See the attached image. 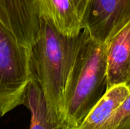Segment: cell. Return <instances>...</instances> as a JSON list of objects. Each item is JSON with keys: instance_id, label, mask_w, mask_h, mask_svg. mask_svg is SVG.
Instances as JSON below:
<instances>
[{"instance_id": "7", "label": "cell", "mask_w": 130, "mask_h": 129, "mask_svg": "<svg viewBox=\"0 0 130 129\" xmlns=\"http://www.w3.org/2000/svg\"><path fill=\"white\" fill-rule=\"evenodd\" d=\"M40 18L50 21L61 34L73 37L82 30V22L71 0H36Z\"/></svg>"}, {"instance_id": "4", "label": "cell", "mask_w": 130, "mask_h": 129, "mask_svg": "<svg viewBox=\"0 0 130 129\" xmlns=\"http://www.w3.org/2000/svg\"><path fill=\"white\" fill-rule=\"evenodd\" d=\"M130 21V0H88L83 30L96 42L106 43Z\"/></svg>"}, {"instance_id": "6", "label": "cell", "mask_w": 130, "mask_h": 129, "mask_svg": "<svg viewBox=\"0 0 130 129\" xmlns=\"http://www.w3.org/2000/svg\"><path fill=\"white\" fill-rule=\"evenodd\" d=\"M107 89L130 85V21L106 43Z\"/></svg>"}, {"instance_id": "5", "label": "cell", "mask_w": 130, "mask_h": 129, "mask_svg": "<svg viewBox=\"0 0 130 129\" xmlns=\"http://www.w3.org/2000/svg\"><path fill=\"white\" fill-rule=\"evenodd\" d=\"M0 22L21 44L30 49L40 26L36 0H0Z\"/></svg>"}, {"instance_id": "2", "label": "cell", "mask_w": 130, "mask_h": 129, "mask_svg": "<svg viewBox=\"0 0 130 129\" xmlns=\"http://www.w3.org/2000/svg\"><path fill=\"white\" fill-rule=\"evenodd\" d=\"M107 90L106 43L82 30V39L72 67L65 96V125L77 128Z\"/></svg>"}, {"instance_id": "11", "label": "cell", "mask_w": 130, "mask_h": 129, "mask_svg": "<svg viewBox=\"0 0 130 129\" xmlns=\"http://www.w3.org/2000/svg\"><path fill=\"white\" fill-rule=\"evenodd\" d=\"M71 2L73 4L74 7H75V10L82 22V18L84 17L88 0H71Z\"/></svg>"}, {"instance_id": "1", "label": "cell", "mask_w": 130, "mask_h": 129, "mask_svg": "<svg viewBox=\"0 0 130 129\" xmlns=\"http://www.w3.org/2000/svg\"><path fill=\"white\" fill-rule=\"evenodd\" d=\"M40 25L37 40L30 48V71L41 87L51 117L66 127V85L82 31L69 37L58 32L46 20L40 18Z\"/></svg>"}, {"instance_id": "9", "label": "cell", "mask_w": 130, "mask_h": 129, "mask_svg": "<svg viewBox=\"0 0 130 129\" xmlns=\"http://www.w3.org/2000/svg\"><path fill=\"white\" fill-rule=\"evenodd\" d=\"M22 105L31 113L30 129H67L51 117L41 87L33 75L27 86Z\"/></svg>"}, {"instance_id": "10", "label": "cell", "mask_w": 130, "mask_h": 129, "mask_svg": "<svg viewBox=\"0 0 130 129\" xmlns=\"http://www.w3.org/2000/svg\"><path fill=\"white\" fill-rule=\"evenodd\" d=\"M104 129H130V93L115 110Z\"/></svg>"}, {"instance_id": "3", "label": "cell", "mask_w": 130, "mask_h": 129, "mask_svg": "<svg viewBox=\"0 0 130 129\" xmlns=\"http://www.w3.org/2000/svg\"><path fill=\"white\" fill-rule=\"evenodd\" d=\"M31 78L30 49L0 22V117L22 105Z\"/></svg>"}, {"instance_id": "8", "label": "cell", "mask_w": 130, "mask_h": 129, "mask_svg": "<svg viewBox=\"0 0 130 129\" xmlns=\"http://www.w3.org/2000/svg\"><path fill=\"white\" fill-rule=\"evenodd\" d=\"M130 93L127 84H119L107 90L82 123L74 129H104L109 119Z\"/></svg>"}]
</instances>
